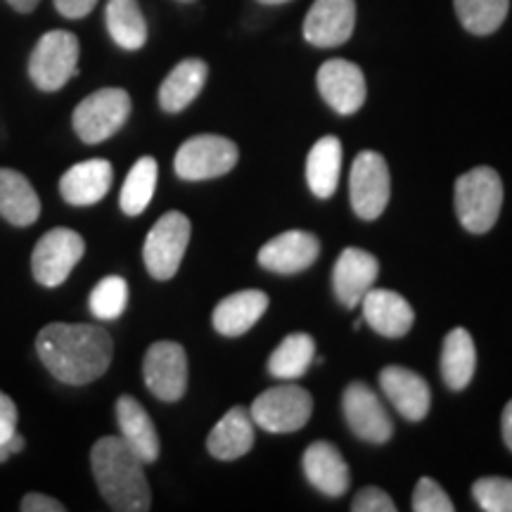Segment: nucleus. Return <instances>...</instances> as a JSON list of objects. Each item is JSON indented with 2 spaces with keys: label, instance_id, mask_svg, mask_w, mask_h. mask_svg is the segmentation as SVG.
<instances>
[{
  "label": "nucleus",
  "instance_id": "nucleus-39",
  "mask_svg": "<svg viewBox=\"0 0 512 512\" xmlns=\"http://www.w3.org/2000/svg\"><path fill=\"white\" fill-rule=\"evenodd\" d=\"M501 434H503V441L505 446L512 451V399L508 401V406L503 408V415H501Z\"/></svg>",
  "mask_w": 512,
  "mask_h": 512
},
{
  "label": "nucleus",
  "instance_id": "nucleus-16",
  "mask_svg": "<svg viewBox=\"0 0 512 512\" xmlns=\"http://www.w3.org/2000/svg\"><path fill=\"white\" fill-rule=\"evenodd\" d=\"M320 254V242L306 230H287L259 249V264L271 273L294 275L313 266Z\"/></svg>",
  "mask_w": 512,
  "mask_h": 512
},
{
  "label": "nucleus",
  "instance_id": "nucleus-3",
  "mask_svg": "<svg viewBox=\"0 0 512 512\" xmlns=\"http://www.w3.org/2000/svg\"><path fill=\"white\" fill-rule=\"evenodd\" d=\"M503 209V181L491 166L470 169L456 181V214L467 233L484 235Z\"/></svg>",
  "mask_w": 512,
  "mask_h": 512
},
{
  "label": "nucleus",
  "instance_id": "nucleus-7",
  "mask_svg": "<svg viewBox=\"0 0 512 512\" xmlns=\"http://www.w3.org/2000/svg\"><path fill=\"white\" fill-rule=\"evenodd\" d=\"M238 145L233 140L202 133V136L188 138L178 147L174 169L183 181H209V178L226 176L238 164Z\"/></svg>",
  "mask_w": 512,
  "mask_h": 512
},
{
  "label": "nucleus",
  "instance_id": "nucleus-29",
  "mask_svg": "<svg viewBox=\"0 0 512 512\" xmlns=\"http://www.w3.org/2000/svg\"><path fill=\"white\" fill-rule=\"evenodd\" d=\"M316 356V342L306 332H294L278 344L268 358V373L278 380H299L311 368Z\"/></svg>",
  "mask_w": 512,
  "mask_h": 512
},
{
  "label": "nucleus",
  "instance_id": "nucleus-38",
  "mask_svg": "<svg viewBox=\"0 0 512 512\" xmlns=\"http://www.w3.org/2000/svg\"><path fill=\"white\" fill-rule=\"evenodd\" d=\"M57 12L67 19H81L91 15V10L98 5V0H53Z\"/></svg>",
  "mask_w": 512,
  "mask_h": 512
},
{
  "label": "nucleus",
  "instance_id": "nucleus-30",
  "mask_svg": "<svg viewBox=\"0 0 512 512\" xmlns=\"http://www.w3.org/2000/svg\"><path fill=\"white\" fill-rule=\"evenodd\" d=\"M157 176L159 166L155 157H140L138 162L133 164V169L128 171L124 188H121L119 195L121 211H124L126 216H140L147 207H150L157 190Z\"/></svg>",
  "mask_w": 512,
  "mask_h": 512
},
{
  "label": "nucleus",
  "instance_id": "nucleus-13",
  "mask_svg": "<svg viewBox=\"0 0 512 512\" xmlns=\"http://www.w3.org/2000/svg\"><path fill=\"white\" fill-rule=\"evenodd\" d=\"M318 91L323 100L342 117L356 114L366 105L368 86L361 67L349 60H328L318 69Z\"/></svg>",
  "mask_w": 512,
  "mask_h": 512
},
{
  "label": "nucleus",
  "instance_id": "nucleus-12",
  "mask_svg": "<svg viewBox=\"0 0 512 512\" xmlns=\"http://www.w3.org/2000/svg\"><path fill=\"white\" fill-rule=\"evenodd\" d=\"M344 418L351 432L368 444H387L394 434V422L387 408L366 382H351L342 396Z\"/></svg>",
  "mask_w": 512,
  "mask_h": 512
},
{
  "label": "nucleus",
  "instance_id": "nucleus-9",
  "mask_svg": "<svg viewBox=\"0 0 512 512\" xmlns=\"http://www.w3.org/2000/svg\"><path fill=\"white\" fill-rule=\"evenodd\" d=\"M389 166L384 157L375 150L358 152L351 164L349 197L351 209L358 219L375 221L389 204Z\"/></svg>",
  "mask_w": 512,
  "mask_h": 512
},
{
  "label": "nucleus",
  "instance_id": "nucleus-26",
  "mask_svg": "<svg viewBox=\"0 0 512 512\" xmlns=\"http://www.w3.org/2000/svg\"><path fill=\"white\" fill-rule=\"evenodd\" d=\"M477 370L475 339L465 328H453L441 347V377L453 392H463Z\"/></svg>",
  "mask_w": 512,
  "mask_h": 512
},
{
  "label": "nucleus",
  "instance_id": "nucleus-20",
  "mask_svg": "<svg viewBox=\"0 0 512 512\" xmlns=\"http://www.w3.org/2000/svg\"><path fill=\"white\" fill-rule=\"evenodd\" d=\"M363 320L377 335L403 337L408 335L415 323L413 306L392 290H375L370 287L363 297Z\"/></svg>",
  "mask_w": 512,
  "mask_h": 512
},
{
  "label": "nucleus",
  "instance_id": "nucleus-18",
  "mask_svg": "<svg viewBox=\"0 0 512 512\" xmlns=\"http://www.w3.org/2000/svg\"><path fill=\"white\" fill-rule=\"evenodd\" d=\"M304 475L320 494L339 498L349 491L351 475L342 453L330 441H313L304 451Z\"/></svg>",
  "mask_w": 512,
  "mask_h": 512
},
{
  "label": "nucleus",
  "instance_id": "nucleus-22",
  "mask_svg": "<svg viewBox=\"0 0 512 512\" xmlns=\"http://www.w3.org/2000/svg\"><path fill=\"white\" fill-rule=\"evenodd\" d=\"M254 420L247 408L233 406L223 418L216 422L207 437V451L216 460H238L254 446Z\"/></svg>",
  "mask_w": 512,
  "mask_h": 512
},
{
  "label": "nucleus",
  "instance_id": "nucleus-35",
  "mask_svg": "<svg viewBox=\"0 0 512 512\" xmlns=\"http://www.w3.org/2000/svg\"><path fill=\"white\" fill-rule=\"evenodd\" d=\"M413 510L415 512H453L456 505H453L451 498L441 486L430 477H422L418 484H415L413 491Z\"/></svg>",
  "mask_w": 512,
  "mask_h": 512
},
{
  "label": "nucleus",
  "instance_id": "nucleus-15",
  "mask_svg": "<svg viewBox=\"0 0 512 512\" xmlns=\"http://www.w3.org/2000/svg\"><path fill=\"white\" fill-rule=\"evenodd\" d=\"M380 275V261L366 249L347 247L332 268V290L339 304L356 309Z\"/></svg>",
  "mask_w": 512,
  "mask_h": 512
},
{
  "label": "nucleus",
  "instance_id": "nucleus-31",
  "mask_svg": "<svg viewBox=\"0 0 512 512\" xmlns=\"http://www.w3.org/2000/svg\"><path fill=\"white\" fill-rule=\"evenodd\" d=\"M460 24L475 36H489L503 27L510 0H453Z\"/></svg>",
  "mask_w": 512,
  "mask_h": 512
},
{
  "label": "nucleus",
  "instance_id": "nucleus-34",
  "mask_svg": "<svg viewBox=\"0 0 512 512\" xmlns=\"http://www.w3.org/2000/svg\"><path fill=\"white\" fill-rule=\"evenodd\" d=\"M17 406L8 394L0 392V463L24 448V437L17 432Z\"/></svg>",
  "mask_w": 512,
  "mask_h": 512
},
{
  "label": "nucleus",
  "instance_id": "nucleus-25",
  "mask_svg": "<svg viewBox=\"0 0 512 512\" xmlns=\"http://www.w3.org/2000/svg\"><path fill=\"white\" fill-rule=\"evenodd\" d=\"M207 76L209 67L204 60L190 57V60L178 62L164 79L162 88H159V105H162V110L169 114L183 112L202 93Z\"/></svg>",
  "mask_w": 512,
  "mask_h": 512
},
{
  "label": "nucleus",
  "instance_id": "nucleus-19",
  "mask_svg": "<svg viewBox=\"0 0 512 512\" xmlns=\"http://www.w3.org/2000/svg\"><path fill=\"white\" fill-rule=\"evenodd\" d=\"M112 181L114 169L107 159H86L60 178V195L74 207H91L110 192Z\"/></svg>",
  "mask_w": 512,
  "mask_h": 512
},
{
  "label": "nucleus",
  "instance_id": "nucleus-24",
  "mask_svg": "<svg viewBox=\"0 0 512 512\" xmlns=\"http://www.w3.org/2000/svg\"><path fill=\"white\" fill-rule=\"evenodd\" d=\"M0 216L19 228L31 226L41 216L34 185L15 169H0Z\"/></svg>",
  "mask_w": 512,
  "mask_h": 512
},
{
  "label": "nucleus",
  "instance_id": "nucleus-27",
  "mask_svg": "<svg viewBox=\"0 0 512 512\" xmlns=\"http://www.w3.org/2000/svg\"><path fill=\"white\" fill-rule=\"evenodd\" d=\"M342 174V143L337 136L320 138L306 157V181L318 200L335 195Z\"/></svg>",
  "mask_w": 512,
  "mask_h": 512
},
{
  "label": "nucleus",
  "instance_id": "nucleus-2",
  "mask_svg": "<svg viewBox=\"0 0 512 512\" xmlns=\"http://www.w3.org/2000/svg\"><path fill=\"white\" fill-rule=\"evenodd\" d=\"M145 463L121 437H102L91 448V467L102 498L117 512L152 508Z\"/></svg>",
  "mask_w": 512,
  "mask_h": 512
},
{
  "label": "nucleus",
  "instance_id": "nucleus-21",
  "mask_svg": "<svg viewBox=\"0 0 512 512\" xmlns=\"http://www.w3.org/2000/svg\"><path fill=\"white\" fill-rule=\"evenodd\" d=\"M268 311V294L261 290H242L228 294L216 304L211 313L214 330L221 332L223 337H240L256 325L264 313Z\"/></svg>",
  "mask_w": 512,
  "mask_h": 512
},
{
  "label": "nucleus",
  "instance_id": "nucleus-33",
  "mask_svg": "<svg viewBox=\"0 0 512 512\" xmlns=\"http://www.w3.org/2000/svg\"><path fill=\"white\" fill-rule=\"evenodd\" d=\"M472 498L484 512H512V479L482 477L472 484Z\"/></svg>",
  "mask_w": 512,
  "mask_h": 512
},
{
  "label": "nucleus",
  "instance_id": "nucleus-42",
  "mask_svg": "<svg viewBox=\"0 0 512 512\" xmlns=\"http://www.w3.org/2000/svg\"><path fill=\"white\" fill-rule=\"evenodd\" d=\"M178 3H195V0H178Z\"/></svg>",
  "mask_w": 512,
  "mask_h": 512
},
{
  "label": "nucleus",
  "instance_id": "nucleus-5",
  "mask_svg": "<svg viewBox=\"0 0 512 512\" xmlns=\"http://www.w3.org/2000/svg\"><path fill=\"white\" fill-rule=\"evenodd\" d=\"M131 117V95L124 88H102L74 110V131L83 143L98 145L112 138Z\"/></svg>",
  "mask_w": 512,
  "mask_h": 512
},
{
  "label": "nucleus",
  "instance_id": "nucleus-10",
  "mask_svg": "<svg viewBox=\"0 0 512 512\" xmlns=\"http://www.w3.org/2000/svg\"><path fill=\"white\" fill-rule=\"evenodd\" d=\"M86 252V242L72 228H53L36 242L31 271L38 285L60 287Z\"/></svg>",
  "mask_w": 512,
  "mask_h": 512
},
{
  "label": "nucleus",
  "instance_id": "nucleus-37",
  "mask_svg": "<svg viewBox=\"0 0 512 512\" xmlns=\"http://www.w3.org/2000/svg\"><path fill=\"white\" fill-rule=\"evenodd\" d=\"M19 508L24 512H64L67 508L57 501V498L43 496V494H27L19 503Z\"/></svg>",
  "mask_w": 512,
  "mask_h": 512
},
{
  "label": "nucleus",
  "instance_id": "nucleus-36",
  "mask_svg": "<svg viewBox=\"0 0 512 512\" xmlns=\"http://www.w3.org/2000/svg\"><path fill=\"white\" fill-rule=\"evenodd\" d=\"M351 510L354 512H394L396 503L387 491L377 489V486H366L354 496V503H351Z\"/></svg>",
  "mask_w": 512,
  "mask_h": 512
},
{
  "label": "nucleus",
  "instance_id": "nucleus-1",
  "mask_svg": "<svg viewBox=\"0 0 512 512\" xmlns=\"http://www.w3.org/2000/svg\"><path fill=\"white\" fill-rule=\"evenodd\" d=\"M36 351L50 375L62 384H91L107 373L114 358L110 332L86 323H50L38 332Z\"/></svg>",
  "mask_w": 512,
  "mask_h": 512
},
{
  "label": "nucleus",
  "instance_id": "nucleus-32",
  "mask_svg": "<svg viewBox=\"0 0 512 512\" xmlns=\"http://www.w3.org/2000/svg\"><path fill=\"white\" fill-rule=\"evenodd\" d=\"M91 311L100 320H117L126 311L128 304V283L119 275L102 278L91 292Z\"/></svg>",
  "mask_w": 512,
  "mask_h": 512
},
{
  "label": "nucleus",
  "instance_id": "nucleus-28",
  "mask_svg": "<svg viewBox=\"0 0 512 512\" xmlns=\"http://www.w3.org/2000/svg\"><path fill=\"white\" fill-rule=\"evenodd\" d=\"M112 41L124 50H140L147 43V22L138 0H110L105 12Z\"/></svg>",
  "mask_w": 512,
  "mask_h": 512
},
{
  "label": "nucleus",
  "instance_id": "nucleus-14",
  "mask_svg": "<svg viewBox=\"0 0 512 512\" xmlns=\"http://www.w3.org/2000/svg\"><path fill=\"white\" fill-rule=\"evenodd\" d=\"M354 27V0H316L304 19V38L316 48H337L349 41Z\"/></svg>",
  "mask_w": 512,
  "mask_h": 512
},
{
  "label": "nucleus",
  "instance_id": "nucleus-11",
  "mask_svg": "<svg viewBox=\"0 0 512 512\" xmlns=\"http://www.w3.org/2000/svg\"><path fill=\"white\" fill-rule=\"evenodd\" d=\"M147 389L159 401L176 403L188 389V356L178 342H155L143 361Z\"/></svg>",
  "mask_w": 512,
  "mask_h": 512
},
{
  "label": "nucleus",
  "instance_id": "nucleus-23",
  "mask_svg": "<svg viewBox=\"0 0 512 512\" xmlns=\"http://www.w3.org/2000/svg\"><path fill=\"white\" fill-rule=\"evenodd\" d=\"M117 420L121 439L136 451V456L143 460L145 465H152L159 458V434L155 422L138 399L133 396H119L117 401Z\"/></svg>",
  "mask_w": 512,
  "mask_h": 512
},
{
  "label": "nucleus",
  "instance_id": "nucleus-6",
  "mask_svg": "<svg viewBox=\"0 0 512 512\" xmlns=\"http://www.w3.org/2000/svg\"><path fill=\"white\" fill-rule=\"evenodd\" d=\"M313 399L299 384H280L266 389L252 403L254 425L273 434L299 432L311 420Z\"/></svg>",
  "mask_w": 512,
  "mask_h": 512
},
{
  "label": "nucleus",
  "instance_id": "nucleus-4",
  "mask_svg": "<svg viewBox=\"0 0 512 512\" xmlns=\"http://www.w3.org/2000/svg\"><path fill=\"white\" fill-rule=\"evenodd\" d=\"M79 38L72 31H48L36 43L29 57V76L36 88L55 93L67 86L69 79L79 74Z\"/></svg>",
  "mask_w": 512,
  "mask_h": 512
},
{
  "label": "nucleus",
  "instance_id": "nucleus-8",
  "mask_svg": "<svg viewBox=\"0 0 512 512\" xmlns=\"http://www.w3.org/2000/svg\"><path fill=\"white\" fill-rule=\"evenodd\" d=\"M190 219L181 211H169L162 219H157L145 238L143 259L145 268L152 278L169 280L181 268L185 249L190 245Z\"/></svg>",
  "mask_w": 512,
  "mask_h": 512
},
{
  "label": "nucleus",
  "instance_id": "nucleus-41",
  "mask_svg": "<svg viewBox=\"0 0 512 512\" xmlns=\"http://www.w3.org/2000/svg\"><path fill=\"white\" fill-rule=\"evenodd\" d=\"M259 3H264V5H283V3H290V0H259Z\"/></svg>",
  "mask_w": 512,
  "mask_h": 512
},
{
  "label": "nucleus",
  "instance_id": "nucleus-40",
  "mask_svg": "<svg viewBox=\"0 0 512 512\" xmlns=\"http://www.w3.org/2000/svg\"><path fill=\"white\" fill-rule=\"evenodd\" d=\"M8 3L12 5V8H15L17 12H31L36 8L38 3H41V0H8Z\"/></svg>",
  "mask_w": 512,
  "mask_h": 512
},
{
  "label": "nucleus",
  "instance_id": "nucleus-17",
  "mask_svg": "<svg viewBox=\"0 0 512 512\" xmlns=\"http://www.w3.org/2000/svg\"><path fill=\"white\" fill-rule=\"evenodd\" d=\"M380 387L384 396L403 418L411 422H422L432 406L430 384L413 370L403 366H387L380 373Z\"/></svg>",
  "mask_w": 512,
  "mask_h": 512
}]
</instances>
